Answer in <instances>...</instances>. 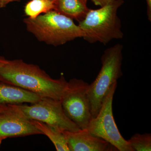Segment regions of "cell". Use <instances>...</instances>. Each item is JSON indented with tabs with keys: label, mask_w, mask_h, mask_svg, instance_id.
Listing matches in <instances>:
<instances>
[{
	"label": "cell",
	"mask_w": 151,
	"mask_h": 151,
	"mask_svg": "<svg viewBox=\"0 0 151 151\" xmlns=\"http://www.w3.org/2000/svg\"><path fill=\"white\" fill-rule=\"evenodd\" d=\"M0 82L18 86L42 98L60 100L67 81L63 75L54 79L38 65L17 59L6 60L0 67Z\"/></svg>",
	"instance_id": "6da1fadb"
},
{
	"label": "cell",
	"mask_w": 151,
	"mask_h": 151,
	"mask_svg": "<svg viewBox=\"0 0 151 151\" xmlns=\"http://www.w3.org/2000/svg\"><path fill=\"white\" fill-rule=\"evenodd\" d=\"M28 31L38 40L54 46L63 45L77 38L84 37V33L72 19L52 10L35 18L24 20Z\"/></svg>",
	"instance_id": "7a4b0ae2"
},
{
	"label": "cell",
	"mask_w": 151,
	"mask_h": 151,
	"mask_svg": "<svg viewBox=\"0 0 151 151\" xmlns=\"http://www.w3.org/2000/svg\"><path fill=\"white\" fill-rule=\"evenodd\" d=\"M124 0H113L97 9H89L78 26L84 33L83 38L90 43L99 42L106 45L113 39L124 37L118 10Z\"/></svg>",
	"instance_id": "3957f363"
},
{
	"label": "cell",
	"mask_w": 151,
	"mask_h": 151,
	"mask_svg": "<svg viewBox=\"0 0 151 151\" xmlns=\"http://www.w3.org/2000/svg\"><path fill=\"white\" fill-rule=\"evenodd\" d=\"M123 45L117 44L105 50L101 57L102 66L95 80L89 84L88 96L92 118L97 116L111 87L123 76Z\"/></svg>",
	"instance_id": "277c9868"
},
{
	"label": "cell",
	"mask_w": 151,
	"mask_h": 151,
	"mask_svg": "<svg viewBox=\"0 0 151 151\" xmlns=\"http://www.w3.org/2000/svg\"><path fill=\"white\" fill-rule=\"evenodd\" d=\"M89 84L82 79L71 78L60 100L65 115L81 129H86L92 118L87 93Z\"/></svg>",
	"instance_id": "5b68a950"
},
{
	"label": "cell",
	"mask_w": 151,
	"mask_h": 151,
	"mask_svg": "<svg viewBox=\"0 0 151 151\" xmlns=\"http://www.w3.org/2000/svg\"><path fill=\"white\" fill-rule=\"evenodd\" d=\"M29 120L45 123L60 129L76 132L81 129L65 115L60 100L42 98L30 105H10Z\"/></svg>",
	"instance_id": "8992f818"
},
{
	"label": "cell",
	"mask_w": 151,
	"mask_h": 151,
	"mask_svg": "<svg viewBox=\"0 0 151 151\" xmlns=\"http://www.w3.org/2000/svg\"><path fill=\"white\" fill-rule=\"evenodd\" d=\"M117 83L106 95L97 116L92 118L86 130L110 143L119 151H134L127 140L120 134L113 112V102Z\"/></svg>",
	"instance_id": "52a82bcc"
},
{
	"label": "cell",
	"mask_w": 151,
	"mask_h": 151,
	"mask_svg": "<svg viewBox=\"0 0 151 151\" xmlns=\"http://www.w3.org/2000/svg\"><path fill=\"white\" fill-rule=\"evenodd\" d=\"M42 134L32 121L26 118L10 105L0 112V135L8 137Z\"/></svg>",
	"instance_id": "ba28073f"
},
{
	"label": "cell",
	"mask_w": 151,
	"mask_h": 151,
	"mask_svg": "<svg viewBox=\"0 0 151 151\" xmlns=\"http://www.w3.org/2000/svg\"><path fill=\"white\" fill-rule=\"evenodd\" d=\"M69 151H118L113 145L86 129L63 131Z\"/></svg>",
	"instance_id": "9c48e42d"
},
{
	"label": "cell",
	"mask_w": 151,
	"mask_h": 151,
	"mask_svg": "<svg viewBox=\"0 0 151 151\" xmlns=\"http://www.w3.org/2000/svg\"><path fill=\"white\" fill-rule=\"evenodd\" d=\"M42 97L18 86L0 82V105H19L34 103Z\"/></svg>",
	"instance_id": "30bf717a"
},
{
	"label": "cell",
	"mask_w": 151,
	"mask_h": 151,
	"mask_svg": "<svg viewBox=\"0 0 151 151\" xmlns=\"http://www.w3.org/2000/svg\"><path fill=\"white\" fill-rule=\"evenodd\" d=\"M54 3L55 10L78 22L85 18L89 10L81 0H55Z\"/></svg>",
	"instance_id": "8fae6325"
},
{
	"label": "cell",
	"mask_w": 151,
	"mask_h": 151,
	"mask_svg": "<svg viewBox=\"0 0 151 151\" xmlns=\"http://www.w3.org/2000/svg\"><path fill=\"white\" fill-rule=\"evenodd\" d=\"M42 134L46 135L53 143L57 151H69L67 139L63 131L59 128L52 127L39 121L32 120Z\"/></svg>",
	"instance_id": "7c38bea8"
},
{
	"label": "cell",
	"mask_w": 151,
	"mask_h": 151,
	"mask_svg": "<svg viewBox=\"0 0 151 151\" xmlns=\"http://www.w3.org/2000/svg\"><path fill=\"white\" fill-rule=\"evenodd\" d=\"M55 9V3L50 0H31L26 5V15L31 19L35 18L42 13Z\"/></svg>",
	"instance_id": "4fadbf2b"
},
{
	"label": "cell",
	"mask_w": 151,
	"mask_h": 151,
	"mask_svg": "<svg viewBox=\"0 0 151 151\" xmlns=\"http://www.w3.org/2000/svg\"><path fill=\"white\" fill-rule=\"evenodd\" d=\"M134 151H151V134L137 133L127 140Z\"/></svg>",
	"instance_id": "5bb4252c"
},
{
	"label": "cell",
	"mask_w": 151,
	"mask_h": 151,
	"mask_svg": "<svg viewBox=\"0 0 151 151\" xmlns=\"http://www.w3.org/2000/svg\"><path fill=\"white\" fill-rule=\"evenodd\" d=\"M113 1V0H91L95 5L100 6V7L108 4Z\"/></svg>",
	"instance_id": "9a60e30c"
},
{
	"label": "cell",
	"mask_w": 151,
	"mask_h": 151,
	"mask_svg": "<svg viewBox=\"0 0 151 151\" xmlns=\"http://www.w3.org/2000/svg\"><path fill=\"white\" fill-rule=\"evenodd\" d=\"M147 4V14L150 21H151V0H146Z\"/></svg>",
	"instance_id": "2e32d148"
},
{
	"label": "cell",
	"mask_w": 151,
	"mask_h": 151,
	"mask_svg": "<svg viewBox=\"0 0 151 151\" xmlns=\"http://www.w3.org/2000/svg\"><path fill=\"white\" fill-rule=\"evenodd\" d=\"M19 1L20 0H0V8H3L5 7L10 3Z\"/></svg>",
	"instance_id": "e0dca14e"
},
{
	"label": "cell",
	"mask_w": 151,
	"mask_h": 151,
	"mask_svg": "<svg viewBox=\"0 0 151 151\" xmlns=\"http://www.w3.org/2000/svg\"><path fill=\"white\" fill-rule=\"evenodd\" d=\"M8 107V105H0V112L6 110Z\"/></svg>",
	"instance_id": "ac0fdd59"
},
{
	"label": "cell",
	"mask_w": 151,
	"mask_h": 151,
	"mask_svg": "<svg viewBox=\"0 0 151 151\" xmlns=\"http://www.w3.org/2000/svg\"><path fill=\"white\" fill-rule=\"evenodd\" d=\"M6 60L4 58L0 56V67L6 62Z\"/></svg>",
	"instance_id": "d6986e66"
},
{
	"label": "cell",
	"mask_w": 151,
	"mask_h": 151,
	"mask_svg": "<svg viewBox=\"0 0 151 151\" xmlns=\"http://www.w3.org/2000/svg\"><path fill=\"white\" fill-rule=\"evenodd\" d=\"M4 139V138H3L0 135V146H1V144L2 141Z\"/></svg>",
	"instance_id": "ffe728a7"
},
{
	"label": "cell",
	"mask_w": 151,
	"mask_h": 151,
	"mask_svg": "<svg viewBox=\"0 0 151 151\" xmlns=\"http://www.w3.org/2000/svg\"><path fill=\"white\" fill-rule=\"evenodd\" d=\"M81 1L83 2L84 4H86V3H87V0H81Z\"/></svg>",
	"instance_id": "44dd1931"
},
{
	"label": "cell",
	"mask_w": 151,
	"mask_h": 151,
	"mask_svg": "<svg viewBox=\"0 0 151 151\" xmlns=\"http://www.w3.org/2000/svg\"><path fill=\"white\" fill-rule=\"evenodd\" d=\"M50 1H54L55 2V0H50Z\"/></svg>",
	"instance_id": "7402d4cb"
}]
</instances>
